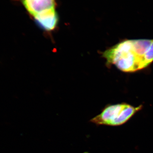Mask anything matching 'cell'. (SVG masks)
I'll list each match as a JSON object with an SVG mask.
<instances>
[{"mask_svg": "<svg viewBox=\"0 0 153 153\" xmlns=\"http://www.w3.org/2000/svg\"><path fill=\"white\" fill-rule=\"evenodd\" d=\"M38 25L45 31H52L56 27L58 22V16L56 10L34 17Z\"/></svg>", "mask_w": 153, "mask_h": 153, "instance_id": "4", "label": "cell"}, {"mask_svg": "<svg viewBox=\"0 0 153 153\" xmlns=\"http://www.w3.org/2000/svg\"><path fill=\"white\" fill-rule=\"evenodd\" d=\"M142 108V105L135 107L126 102L108 105L90 121L97 125L112 126L122 125Z\"/></svg>", "mask_w": 153, "mask_h": 153, "instance_id": "2", "label": "cell"}, {"mask_svg": "<svg viewBox=\"0 0 153 153\" xmlns=\"http://www.w3.org/2000/svg\"><path fill=\"white\" fill-rule=\"evenodd\" d=\"M28 13L33 18L56 10V0H20Z\"/></svg>", "mask_w": 153, "mask_h": 153, "instance_id": "3", "label": "cell"}, {"mask_svg": "<svg viewBox=\"0 0 153 153\" xmlns=\"http://www.w3.org/2000/svg\"><path fill=\"white\" fill-rule=\"evenodd\" d=\"M108 65L121 71L136 72L153 62V39H129L121 41L102 52Z\"/></svg>", "mask_w": 153, "mask_h": 153, "instance_id": "1", "label": "cell"}]
</instances>
